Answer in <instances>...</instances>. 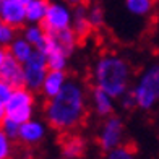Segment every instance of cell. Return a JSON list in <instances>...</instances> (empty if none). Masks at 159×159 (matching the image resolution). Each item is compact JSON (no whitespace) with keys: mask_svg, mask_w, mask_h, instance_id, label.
I'll return each instance as SVG.
<instances>
[{"mask_svg":"<svg viewBox=\"0 0 159 159\" xmlns=\"http://www.w3.org/2000/svg\"><path fill=\"white\" fill-rule=\"evenodd\" d=\"M89 106V94L83 81L70 78L63 89L47 99L44 119L52 130L70 133L84 122Z\"/></svg>","mask_w":159,"mask_h":159,"instance_id":"obj_1","label":"cell"},{"mask_svg":"<svg viewBox=\"0 0 159 159\" xmlns=\"http://www.w3.org/2000/svg\"><path fill=\"white\" fill-rule=\"evenodd\" d=\"M133 68L124 55L106 52L99 55L91 68L93 86L107 91L114 98H120L132 88Z\"/></svg>","mask_w":159,"mask_h":159,"instance_id":"obj_2","label":"cell"},{"mask_svg":"<svg viewBox=\"0 0 159 159\" xmlns=\"http://www.w3.org/2000/svg\"><path fill=\"white\" fill-rule=\"evenodd\" d=\"M132 94L135 98L136 109L154 111L159 106V62L146 65L132 84Z\"/></svg>","mask_w":159,"mask_h":159,"instance_id":"obj_3","label":"cell"},{"mask_svg":"<svg viewBox=\"0 0 159 159\" xmlns=\"http://www.w3.org/2000/svg\"><path fill=\"white\" fill-rule=\"evenodd\" d=\"M5 106H7V117L23 124V122L34 117L36 111L34 91L26 88V86H18V88L13 89L8 102Z\"/></svg>","mask_w":159,"mask_h":159,"instance_id":"obj_4","label":"cell"},{"mask_svg":"<svg viewBox=\"0 0 159 159\" xmlns=\"http://www.w3.org/2000/svg\"><path fill=\"white\" fill-rule=\"evenodd\" d=\"M124 136H125L124 120L112 114L109 117H106L99 127L98 146L102 153H107V151L117 148L119 144H124Z\"/></svg>","mask_w":159,"mask_h":159,"instance_id":"obj_5","label":"cell"},{"mask_svg":"<svg viewBox=\"0 0 159 159\" xmlns=\"http://www.w3.org/2000/svg\"><path fill=\"white\" fill-rule=\"evenodd\" d=\"M23 67H25V86L33 89L34 93L41 91V86L49 71V63L44 50L34 49L33 55L23 63Z\"/></svg>","mask_w":159,"mask_h":159,"instance_id":"obj_6","label":"cell"},{"mask_svg":"<svg viewBox=\"0 0 159 159\" xmlns=\"http://www.w3.org/2000/svg\"><path fill=\"white\" fill-rule=\"evenodd\" d=\"M71 20H73V7L63 0H52L42 26L47 30V33H55L71 28Z\"/></svg>","mask_w":159,"mask_h":159,"instance_id":"obj_7","label":"cell"},{"mask_svg":"<svg viewBox=\"0 0 159 159\" xmlns=\"http://www.w3.org/2000/svg\"><path fill=\"white\" fill-rule=\"evenodd\" d=\"M47 122H42L38 119H30L21 124L20 127V135L18 141L23 143L25 146H38L39 143H42L47 136Z\"/></svg>","mask_w":159,"mask_h":159,"instance_id":"obj_8","label":"cell"},{"mask_svg":"<svg viewBox=\"0 0 159 159\" xmlns=\"http://www.w3.org/2000/svg\"><path fill=\"white\" fill-rule=\"evenodd\" d=\"M0 18L7 25L23 28L26 21V7L20 0H0Z\"/></svg>","mask_w":159,"mask_h":159,"instance_id":"obj_9","label":"cell"},{"mask_svg":"<svg viewBox=\"0 0 159 159\" xmlns=\"http://www.w3.org/2000/svg\"><path fill=\"white\" fill-rule=\"evenodd\" d=\"M115 99L117 98H114L112 94L98 88V86H93V89L89 91V106L98 117L106 119V117H109V115L114 114Z\"/></svg>","mask_w":159,"mask_h":159,"instance_id":"obj_10","label":"cell"},{"mask_svg":"<svg viewBox=\"0 0 159 159\" xmlns=\"http://www.w3.org/2000/svg\"><path fill=\"white\" fill-rule=\"evenodd\" d=\"M41 50H44V54H46L49 68H52V70H67L68 60H70L71 55L63 47H60L59 44H57V42L50 38V34L47 36V41H46L44 47H42Z\"/></svg>","mask_w":159,"mask_h":159,"instance_id":"obj_11","label":"cell"},{"mask_svg":"<svg viewBox=\"0 0 159 159\" xmlns=\"http://www.w3.org/2000/svg\"><path fill=\"white\" fill-rule=\"evenodd\" d=\"M0 78L5 80V81H8L13 88L25 86V67H23V63L8 54L7 60L2 63V67H0Z\"/></svg>","mask_w":159,"mask_h":159,"instance_id":"obj_12","label":"cell"},{"mask_svg":"<svg viewBox=\"0 0 159 159\" xmlns=\"http://www.w3.org/2000/svg\"><path fill=\"white\" fill-rule=\"evenodd\" d=\"M68 80L70 78L67 76V70H52V68H49L39 93L46 99H50V98H54L55 94H59V93L63 89V86L67 84Z\"/></svg>","mask_w":159,"mask_h":159,"instance_id":"obj_13","label":"cell"},{"mask_svg":"<svg viewBox=\"0 0 159 159\" xmlns=\"http://www.w3.org/2000/svg\"><path fill=\"white\" fill-rule=\"evenodd\" d=\"M86 149L88 143L84 138L78 135H70L60 144V156L63 159H80L86 154Z\"/></svg>","mask_w":159,"mask_h":159,"instance_id":"obj_14","label":"cell"},{"mask_svg":"<svg viewBox=\"0 0 159 159\" xmlns=\"http://www.w3.org/2000/svg\"><path fill=\"white\" fill-rule=\"evenodd\" d=\"M71 30L76 33L80 39L88 38L89 33L93 31L91 21L88 16V7L84 3L83 5H76L73 7V20H71Z\"/></svg>","mask_w":159,"mask_h":159,"instance_id":"obj_15","label":"cell"},{"mask_svg":"<svg viewBox=\"0 0 159 159\" xmlns=\"http://www.w3.org/2000/svg\"><path fill=\"white\" fill-rule=\"evenodd\" d=\"M23 38H26L36 49H42L47 41V30L39 23H26L23 26V33H21Z\"/></svg>","mask_w":159,"mask_h":159,"instance_id":"obj_16","label":"cell"},{"mask_svg":"<svg viewBox=\"0 0 159 159\" xmlns=\"http://www.w3.org/2000/svg\"><path fill=\"white\" fill-rule=\"evenodd\" d=\"M7 49H8V54H10L11 57H15L16 60H20L21 63H25V62L33 55V52H34L36 47H34L26 38H23V36H16L15 41H13Z\"/></svg>","mask_w":159,"mask_h":159,"instance_id":"obj_17","label":"cell"},{"mask_svg":"<svg viewBox=\"0 0 159 159\" xmlns=\"http://www.w3.org/2000/svg\"><path fill=\"white\" fill-rule=\"evenodd\" d=\"M50 0H30L26 7V21L28 23H39L42 25L47 10H49Z\"/></svg>","mask_w":159,"mask_h":159,"instance_id":"obj_18","label":"cell"},{"mask_svg":"<svg viewBox=\"0 0 159 159\" xmlns=\"http://www.w3.org/2000/svg\"><path fill=\"white\" fill-rule=\"evenodd\" d=\"M125 10L135 18H148L154 10L156 0H124Z\"/></svg>","mask_w":159,"mask_h":159,"instance_id":"obj_19","label":"cell"},{"mask_svg":"<svg viewBox=\"0 0 159 159\" xmlns=\"http://www.w3.org/2000/svg\"><path fill=\"white\" fill-rule=\"evenodd\" d=\"M49 34H50V38H52L60 47H63L70 55H73L75 49H76V46H78L80 38L76 36V33L71 30V28L60 30V31H55V33H49Z\"/></svg>","mask_w":159,"mask_h":159,"instance_id":"obj_20","label":"cell"},{"mask_svg":"<svg viewBox=\"0 0 159 159\" xmlns=\"http://www.w3.org/2000/svg\"><path fill=\"white\" fill-rule=\"evenodd\" d=\"M88 16H89L93 30H99V28H102L104 23H106L104 8L101 5H98V3H93L91 7H88Z\"/></svg>","mask_w":159,"mask_h":159,"instance_id":"obj_21","label":"cell"},{"mask_svg":"<svg viewBox=\"0 0 159 159\" xmlns=\"http://www.w3.org/2000/svg\"><path fill=\"white\" fill-rule=\"evenodd\" d=\"M107 159H133L135 157V151L127 146V144H119L117 148H114L106 153Z\"/></svg>","mask_w":159,"mask_h":159,"instance_id":"obj_22","label":"cell"},{"mask_svg":"<svg viewBox=\"0 0 159 159\" xmlns=\"http://www.w3.org/2000/svg\"><path fill=\"white\" fill-rule=\"evenodd\" d=\"M13 141L2 128H0V159H8L13 153Z\"/></svg>","mask_w":159,"mask_h":159,"instance_id":"obj_23","label":"cell"},{"mask_svg":"<svg viewBox=\"0 0 159 159\" xmlns=\"http://www.w3.org/2000/svg\"><path fill=\"white\" fill-rule=\"evenodd\" d=\"M20 127H21L20 122L13 120V119H10V117H5V119H3V122L0 124V128H2L3 132L10 136L11 140H18V135H20Z\"/></svg>","mask_w":159,"mask_h":159,"instance_id":"obj_24","label":"cell"},{"mask_svg":"<svg viewBox=\"0 0 159 159\" xmlns=\"http://www.w3.org/2000/svg\"><path fill=\"white\" fill-rule=\"evenodd\" d=\"M13 89H15V88H13L8 81H5V80L0 78V102H2V104L8 102V99L11 96Z\"/></svg>","mask_w":159,"mask_h":159,"instance_id":"obj_25","label":"cell"},{"mask_svg":"<svg viewBox=\"0 0 159 159\" xmlns=\"http://www.w3.org/2000/svg\"><path fill=\"white\" fill-rule=\"evenodd\" d=\"M7 57H8V49L0 44V67H2V63L7 60Z\"/></svg>","mask_w":159,"mask_h":159,"instance_id":"obj_26","label":"cell"},{"mask_svg":"<svg viewBox=\"0 0 159 159\" xmlns=\"http://www.w3.org/2000/svg\"><path fill=\"white\" fill-rule=\"evenodd\" d=\"M7 117V106L0 102V124L3 122V119Z\"/></svg>","mask_w":159,"mask_h":159,"instance_id":"obj_27","label":"cell"},{"mask_svg":"<svg viewBox=\"0 0 159 159\" xmlns=\"http://www.w3.org/2000/svg\"><path fill=\"white\" fill-rule=\"evenodd\" d=\"M63 2L70 3L71 7H76V5H83V3H86L88 0H63Z\"/></svg>","mask_w":159,"mask_h":159,"instance_id":"obj_28","label":"cell"},{"mask_svg":"<svg viewBox=\"0 0 159 159\" xmlns=\"http://www.w3.org/2000/svg\"><path fill=\"white\" fill-rule=\"evenodd\" d=\"M5 25H7V23H5V21H3L2 18H0V38H2V33H3V28H5Z\"/></svg>","mask_w":159,"mask_h":159,"instance_id":"obj_29","label":"cell"},{"mask_svg":"<svg viewBox=\"0 0 159 159\" xmlns=\"http://www.w3.org/2000/svg\"><path fill=\"white\" fill-rule=\"evenodd\" d=\"M20 2H21V3H25V5H26L28 2H30V0H20Z\"/></svg>","mask_w":159,"mask_h":159,"instance_id":"obj_30","label":"cell"}]
</instances>
